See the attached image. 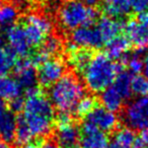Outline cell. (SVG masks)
<instances>
[{"label": "cell", "instance_id": "6da1fadb", "mask_svg": "<svg viewBox=\"0 0 148 148\" xmlns=\"http://www.w3.org/2000/svg\"><path fill=\"white\" fill-rule=\"evenodd\" d=\"M23 111L19 116L29 128L34 139L43 138L51 133L55 124V109L49 97L36 87L25 91Z\"/></svg>", "mask_w": 148, "mask_h": 148}, {"label": "cell", "instance_id": "7a4b0ae2", "mask_svg": "<svg viewBox=\"0 0 148 148\" xmlns=\"http://www.w3.org/2000/svg\"><path fill=\"white\" fill-rule=\"evenodd\" d=\"M122 67L121 63L111 59L106 53H97L91 55L80 72L89 90L101 92L113 83Z\"/></svg>", "mask_w": 148, "mask_h": 148}, {"label": "cell", "instance_id": "3957f363", "mask_svg": "<svg viewBox=\"0 0 148 148\" xmlns=\"http://www.w3.org/2000/svg\"><path fill=\"white\" fill-rule=\"evenodd\" d=\"M84 95V85L73 74H64L49 88V99L59 113H74L78 101Z\"/></svg>", "mask_w": 148, "mask_h": 148}, {"label": "cell", "instance_id": "277c9868", "mask_svg": "<svg viewBox=\"0 0 148 148\" xmlns=\"http://www.w3.org/2000/svg\"><path fill=\"white\" fill-rule=\"evenodd\" d=\"M97 11L80 0H68L59 11V21L65 29L73 31L80 27H90L97 21Z\"/></svg>", "mask_w": 148, "mask_h": 148}, {"label": "cell", "instance_id": "5b68a950", "mask_svg": "<svg viewBox=\"0 0 148 148\" xmlns=\"http://www.w3.org/2000/svg\"><path fill=\"white\" fill-rule=\"evenodd\" d=\"M121 121L133 131L148 128V95L137 97L122 108Z\"/></svg>", "mask_w": 148, "mask_h": 148}, {"label": "cell", "instance_id": "8992f818", "mask_svg": "<svg viewBox=\"0 0 148 148\" xmlns=\"http://www.w3.org/2000/svg\"><path fill=\"white\" fill-rule=\"evenodd\" d=\"M70 41L76 47L88 50L99 49L105 45L99 32L97 27H92V25L80 27L73 29Z\"/></svg>", "mask_w": 148, "mask_h": 148}, {"label": "cell", "instance_id": "52a82bcc", "mask_svg": "<svg viewBox=\"0 0 148 148\" xmlns=\"http://www.w3.org/2000/svg\"><path fill=\"white\" fill-rule=\"evenodd\" d=\"M95 126L101 131L109 133L116 129L118 125V117L115 112L106 109L105 107L97 106L84 117V121Z\"/></svg>", "mask_w": 148, "mask_h": 148}, {"label": "cell", "instance_id": "ba28073f", "mask_svg": "<svg viewBox=\"0 0 148 148\" xmlns=\"http://www.w3.org/2000/svg\"><path fill=\"white\" fill-rule=\"evenodd\" d=\"M65 65L60 59H48L38 67V82L44 87H50L65 74Z\"/></svg>", "mask_w": 148, "mask_h": 148}, {"label": "cell", "instance_id": "9c48e42d", "mask_svg": "<svg viewBox=\"0 0 148 148\" xmlns=\"http://www.w3.org/2000/svg\"><path fill=\"white\" fill-rule=\"evenodd\" d=\"M15 77L14 78L19 83L23 90L27 91L37 87L38 84V74L36 67L32 63L31 58L21 57L17 60L13 68Z\"/></svg>", "mask_w": 148, "mask_h": 148}, {"label": "cell", "instance_id": "30bf717a", "mask_svg": "<svg viewBox=\"0 0 148 148\" xmlns=\"http://www.w3.org/2000/svg\"><path fill=\"white\" fill-rule=\"evenodd\" d=\"M5 40L8 47L19 57H27L31 54L32 47L25 37L23 25H12L5 31Z\"/></svg>", "mask_w": 148, "mask_h": 148}, {"label": "cell", "instance_id": "8fae6325", "mask_svg": "<svg viewBox=\"0 0 148 148\" xmlns=\"http://www.w3.org/2000/svg\"><path fill=\"white\" fill-rule=\"evenodd\" d=\"M79 131H80L79 148H107L109 144L107 133L101 131L86 122H83Z\"/></svg>", "mask_w": 148, "mask_h": 148}, {"label": "cell", "instance_id": "7c38bea8", "mask_svg": "<svg viewBox=\"0 0 148 148\" xmlns=\"http://www.w3.org/2000/svg\"><path fill=\"white\" fill-rule=\"evenodd\" d=\"M55 141L60 148H79L80 131L73 121L57 125Z\"/></svg>", "mask_w": 148, "mask_h": 148}, {"label": "cell", "instance_id": "4fadbf2b", "mask_svg": "<svg viewBox=\"0 0 148 148\" xmlns=\"http://www.w3.org/2000/svg\"><path fill=\"white\" fill-rule=\"evenodd\" d=\"M16 117L6 101L0 99V138L6 143L14 141Z\"/></svg>", "mask_w": 148, "mask_h": 148}, {"label": "cell", "instance_id": "5bb4252c", "mask_svg": "<svg viewBox=\"0 0 148 148\" xmlns=\"http://www.w3.org/2000/svg\"><path fill=\"white\" fill-rule=\"evenodd\" d=\"M124 31L126 37L130 41L131 45H134L137 49L146 50L148 47V27L140 23L138 21H130L125 23Z\"/></svg>", "mask_w": 148, "mask_h": 148}, {"label": "cell", "instance_id": "9a60e30c", "mask_svg": "<svg viewBox=\"0 0 148 148\" xmlns=\"http://www.w3.org/2000/svg\"><path fill=\"white\" fill-rule=\"evenodd\" d=\"M125 27V23L119 18H114L110 16H101L97 23V31L101 34L103 44L109 43L116 37L120 36Z\"/></svg>", "mask_w": 148, "mask_h": 148}, {"label": "cell", "instance_id": "2e32d148", "mask_svg": "<svg viewBox=\"0 0 148 148\" xmlns=\"http://www.w3.org/2000/svg\"><path fill=\"white\" fill-rule=\"evenodd\" d=\"M99 97L103 107L112 112L121 111L122 108L124 107V103L127 101L125 97L122 95V93L113 84L103 89L101 92Z\"/></svg>", "mask_w": 148, "mask_h": 148}, {"label": "cell", "instance_id": "e0dca14e", "mask_svg": "<svg viewBox=\"0 0 148 148\" xmlns=\"http://www.w3.org/2000/svg\"><path fill=\"white\" fill-rule=\"evenodd\" d=\"M23 88L14 77L7 75L0 76V99L5 101H10L18 97H21Z\"/></svg>", "mask_w": 148, "mask_h": 148}, {"label": "cell", "instance_id": "ac0fdd59", "mask_svg": "<svg viewBox=\"0 0 148 148\" xmlns=\"http://www.w3.org/2000/svg\"><path fill=\"white\" fill-rule=\"evenodd\" d=\"M107 45V55L113 60H123L127 56L128 50L131 47V43L126 36H118L110 41Z\"/></svg>", "mask_w": 148, "mask_h": 148}, {"label": "cell", "instance_id": "d6986e66", "mask_svg": "<svg viewBox=\"0 0 148 148\" xmlns=\"http://www.w3.org/2000/svg\"><path fill=\"white\" fill-rule=\"evenodd\" d=\"M103 10L107 16L119 19L131 12L128 0H103Z\"/></svg>", "mask_w": 148, "mask_h": 148}, {"label": "cell", "instance_id": "ffe728a7", "mask_svg": "<svg viewBox=\"0 0 148 148\" xmlns=\"http://www.w3.org/2000/svg\"><path fill=\"white\" fill-rule=\"evenodd\" d=\"M23 29H25L27 42H29V46L32 48L40 47L46 40V37L48 36V34H46L41 27L33 23L23 21Z\"/></svg>", "mask_w": 148, "mask_h": 148}, {"label": "cell", "instance_id": "44dd1931", "mask_svg": "<svg viewBox=\"0 0 148 148\" xmlns=\"http://www.w3.org/2000/svg\"><path fill=\"white\" fill-rule=\"evenodd\" d=\"M17 61V55L9 47H0V76L12 71Z\"/></svg>", "mask_w": 148, "mask_h": 148}, {"label": "cell", "instance_id": "7402d4cb", "mask_svg": "<svg viewBox=\"0 0 148 148\" xmlns=\"http://www.w3.org/2000/svg\"><path fill=\"white\" fill-rule=\"evenodd\" d=\"M18 18V10L16 6L11 3L3 4L0 6V27L6 29L14 25Z\"/></svg>", "mask_w": 148, "mask_h": 148}, {"label": "cell", "instance_id": "603a6c76", "mask_svg": "<svg viewBox=\"0 0 148 148\" xmlns=\"http://www.w3.org/2000/svg\"><path fill=\"white\" fill-rule=\"evenodd\" d=\"M145 50L137 49V51L130 56H126L123 61L128 67V71L131 74H140L143 70V59L145 55Z\"/></svg>", "mask_w": 148, "mask_h": 148}, {"label": "cell", "instance_id": "cb8c5ba5", "mask_svg": "<svg viewBox=\"0 0 148 148\" xmlns=\"http://www.w3.org/2000/svg\"><path fill=\"white\" fill-rule=\"evenodd\" d=\"M136 138L137 136L135 134V131L127 127L117 130L116 133L114 134V141L128 148L132 147Z\"/></svg>", "mask_w": 148, "mask_h": 148}, {"label": "cell", "instance_id": "d4e9b609", "mask_svg": "<svg viewBox=\"0 0 148 148\" xmlns=\"http://www.w3.org/2000/svg\"><path fill=\"white\" fill-rule=\"evenodd\" d=\"M131 91L137 97L148 95V79L141 74H134L131 77Z\"/></svg>", "mask_w": 148, "mask_h": 148}, {"label": "cell", "instance_id": "484cf974", "mask_svg": "<svg viewBox=\"0 0 148 148\" xmlns=\"http://www.w3.org/2000/svg\"><path fill=\"white\" fill-rule=\"evenodd\" d=\"M95 107H97V99L90 95H84L78 101L76 108L74 110V113L78 117H85Z\"/></svg>", "mask_w": 148, "mask_h": 148}, {"label": "cell", "instance_id": "4316f807", "mask_svg": "<svg viewBox=\"0 0 148 148\" xmlns=\"http://www.w3.org/2000/svg\"><path fill=\"white\" fill-rule=\"evenodd\" d=\"M42 51L45 52L48 56L51 57L52 55H55L56 53L60 51L61 49V40L57 37H49L44 41V43L42 44Z\"/></svg>", "mask_w": 148, "mask_h": 148}, {"label": "cell", "instance_id": "83f0119b", "mask_svg": "<svg viewBox=\"0 0 148 148\" xmlns=\"http://www.w3.org/2000/svg\"><path fill=\"white\" fill-rule=\"evenodd\" d=\"M130 9L135 13H141L148 10V0H128Z\"/></svg>", "mask_w": 148, "mask_h": 148}, {"label": "cell", "instance_id": "f1b7e54d", "mask_svg": "<svg viewBox=\"0 0 148 148\" xmlns=\"http://www.w3.org/2000/svg\"><path fill=\"white\" fill-rule=\"evenodd\" d=\"M23 103H25V99L21 97H18L14 99H11L8 103V107L13 113H21L23 111Z\"/></svg>", "mask_w": 148, "mask_h": 148}, {"label": "cell", "instance_id": "f546056e", "mask_svg": "<svg viewBox=\"0 0 148 148\" xmlns=\"http://www.w3.org/2000/svg\"><path fill=\"white\" fill-rule=\"evenodd\" d=\"M40 148H60L55 139H42L40 143Z\"/></svg>", "mask_w": 148, "mask_h": 148}, {"label": "cell", "instance_id": "4dcf8cb0", "mask_svg": "<svg viewBox=\"0 0 148 148\" xmlns=\"http://www.w3.org/2000/svg\"><path fill=\"white\" fill-rule=\"evenodd\" d=\"M137 21H139L140 23H142L143 25H145V27H148V10L139 13Z\"/></svg>", "mask_w": 148, "mask_h": 148}, {"label": "cell", "instance_id": "1f68e13d", "mask_svg": "<svg viewBox=\"0 0 148 148\" xmlns=\"http://www.w3.org/2000/svg\"><path fill=\"white\" fill-rule=\"evenodd\" d=\"M140 139L142 140V142L144 143L146 148H148V128L144 129L141 131V135H140Z\"/></svg>", "mask_w": 148, "mask_h": 148}, {"label": "cell", "instance_id": "d6a6232c", "mask_svg": "<svg viewBox=\"0 0 148 148\" xmlns=\"http://www.w3.org/2000/svg\"><path fill=\"white\" fill-rule=\"evenodd\" d=\"M144 72V76L148 79V52L145 53L144 55V59H143V70Z\"/></svg>", "mask_w": 148, "mask_h": 148}, {"label": "cell", "instance_id": "836d02e7", "mask_svg": "<svg viewBox=\"0 0 148 148\" xmlns=\"http://www.w3.org/2000/svg\"><path fill=\"white\" fill-rule=\"evenodd\" d=\"M82 2L89 7H95L97 5L99 4L101 0H82Z\"/></svg>", "mask_w": 148, "mask_h": 148}, {"label": "cell", "instance_id": "e575fe53", "mask_svg": "<svg viewBox=\"0 0 148 148\" xmlns=\"http://www.w3.org/2000/svg\"><path fill=\"white\" fill-rule=\"evenodd\" d=\"M107 148H128V147H125V146H123V145H121V144L117 143V142L113 141V142H111V143L108 144Z\"/></svg>", "mask_w": 148, "mask_h": 148}, {"label": "cell", "instance_id": "d590c367", "mask_svg": "<svg viewBox=\"0 0 148 148\" xmlns=\"http://www.w3.org/2000/svg\"><path fill=\"white\" fill-rule=\"evenodd\" d=\"M11 2V4H13V5H23V3H25V0H10Z\"/></svg>", "mask_w": 148, "mask_h": 148}, {"label": "cell", "instance_id": "8d00e7d4", "mask_svg": "<svg viewBox=\"0 0 148 148\" xmlns=\"http://www.w3.org/2000/svg\"><path fill=\"white\" fill-rule=\"evenodd\" d=\"M0 148H11L10 146H9L8 143H6V142L4 141H0Z\"/></svg>", "mask_w": 148, "mask_h": 148}, {"label": "cell", "instance_id": "74e56055", "mask_svg": "<svg viewBox=\"0 0 148 148\" xmlns=\"http://www.w3.org/2000/svg\"><path fill=\"white\" fill-rule=\"evenodd\" d=\"M2 46H4V39L0 35V47H2Z\"/></svg>", "mask_w": 148, "mask_h": 148}, {"label": "cell", "instance_id": "f35d334b", "mask_svg": "<svg viewBox=\"0 0 148 148\" xmlns=\"http://www.w3.org/2000/svg\"><path fill=\"white\" fill-rule=\"evenodd\" d=\"M2 5V0H0V6Z\"/></svg>", "mask_w": 148, "mask_h": 148}]
</instances>
